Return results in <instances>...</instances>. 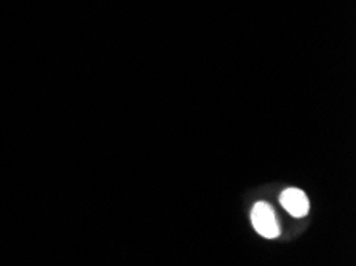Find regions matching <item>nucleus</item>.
Segmentation results:
<instances>
[{
  "label": "nucleus",
  "instance_id": "nucleus-1",
  "mask_svg": "<svg viewBox=\"0 0 356 266\" xmlns=\"http://www.w3.org/2000/svg\"><path fill=\"white\" fill-rule=\"evenodd\" d=\"M251 222L254 230L264 238L273 240L280 235V228L275 219V213L267 203H256L251 210Z\"/></svg>",
  "mask_w": 356,
  "mask_h": 266
},
{
  "label": "nucleus",
  "instance_id": "nucleus-2",
  "mask_svg": "<svg viewBox=\"0 0 356 266\" xmlns=\"http://www.w3.org/2000/svg\"><path fill=\"white\" fill-rule=\"evenodd\" d=\"M280 201H282L283 208L294 217H304L310 209L309 198L305 197L304 192H300L298 188L284 190Z\"/></svg>",
  "mask_w": 356,
  "mask_h": 266
}]
</instances>
